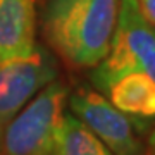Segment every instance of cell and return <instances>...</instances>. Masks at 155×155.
Masks as SVG:
<instances>
[{
  "instance_id": "cell-2",
  "label": "cell",
  "mask_w": 155,
  "mask_h": 155,
  "mask_svg": "<svg viewBox=\"0 0 155 155\" xmlns=\"http://www.w3.org/2000/svg\"><path fill=\"white\" fill-rule=\"evenodd\" d=\"M141 71L155 79V26L134 0H119V16L105 59L93 67L91 81L105 95L110 84L127 72Z\"/></svg>"
},
{
  "instance_id": "cell-9",
  "label": "cell",
  "mask_w": 155,
  "mask_h": 155,
  "mask_svg": "<svg viewBox=\"0 0 155 155\" xmlns=\"http://www.w3.org/2000/svg\"><path fill=\"white\" fill-rule=\"evenodd\" d=\"M134 2L138 4L141 14L155 26V0H134Z\"/></svg>"
},
{
  "instance_id": "cell-5",
  "label": "cell",
  "mask_w": 155,
  "mask_h": 155,
  "mask_svg": "<svg viewBox=\"0 0 155 155\" xmlns=\"http://www.w3.org/2000/svg\"><path fill=\"white\" fill-rule=\"evenodd\" d=\"M55 78L57 64L41 47L26 55L0 59V136L22 107Z\"/></svg>"
},
{
  "instance_id": "cell-7",
  "label": "cell",
  "mask_w": 155,
  "mask_h": 155,
  "mask_svg": "<svg viewBox=\"0 0 155 155\" xmlns=\"http://www.w3.org/2000/svg\"><path fill=\"white\" fill-rule=\"evenodd\" d=\"M107 98L134 121L155 117V79L147 72H127L110 84Z\"/></svg>"
},
{
  "instance_id": "cell-10",
  "label": "cell",
  "mask_w": 155,
  "mask_h": 155,
  "mask_svg": "<svg viewBox=\"0 0 155 155\" xmlns=\"http://www.w3.org/2000/svg\"><path fill=\"white\" fill-rule=\"evenodd\" d=\"M145 155H155V127L152 129V133L148 136V141L145 147Z\"/></svg>"
},
{
  "instance_id": "cell-8",
  "label": "cell",
  "mask_w": 155,
  "mask_h": 155,
  "mask_svg": "<svg viewBox=\"0 0 155 155\" xmlns=\"http://www.w3.org/2000/svg\"><path fill=\"white\" fill-rule=\"evenodd\" d=\"M52 155H114L83 122L64 112L55 133Z\"/></svg>"
},
{
  "instance_id": "cell-6",
  "label": "cell",
  "mask_w": 155,
  "mask_h": 155,
  "mask_svg": "<svg viewBox=\"0 0 155 155\" xmlns=\"http://www.w3.org/2000/svg\"><path fill=\"white\" fill-rule=\"evenodd\" d=\"M35 0H0V59L26 55L35 45Z\"/></svg>"
},
{
  "instance_id": "cell-4",
  "label": "cell",
  "mask_w": 155,
  "mask_h": 155,
  "mask_svg": "<svg viewBox=\"0 0 155 155\" xmlns=\"http://www.w3.org/2000/svg\"><path fill=\"white\" fill-rule=\"evenodd\" d=\"M67 107L114 155H145L138 121L121 112L104 93L79 88L67 97Z\"/></svg>"
},
{
  "instance_id": "cell-1",
  "label": "cell",
  "mask_w": 155,
  "mask_h": 155,
  "mask_svg": "<svg viewBox=\"0 0 155 155\" xmlns=\"http://www.w3.org/2000/svg\"><path fill=\"white\" fill-rule=\"evenodd\" d=\"M119 0H48L43 31L50 45L78 67H95L110 48Z\"/></svg>"
},
{
  "instance_id": "cell-3",
  "label": "cell",
  "mask_w": 155,
  "mask_h": 155,
  "mask_svg": "<svg viewBox=\"0 0 155 155\" xmlns=\"http://www.w3.org/2000/svg\"><path fill=\"white\" fill-rule=\"evenodd\" d=\"M69 91L52 81L29 100L0 136V155H52Z\"/></svg>"
}]
</instances>
